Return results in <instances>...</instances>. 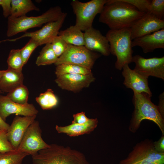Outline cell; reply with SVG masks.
Here are the masks:
<instances>
[{
	"instance_id": "60d3db41",
	"label": "cell",
	"mask_w": 164,
	"mask_h": 164,
	"mask_svg": "<svg viewBox=\"0 0 164 164\" xmlns=\"http://www.w3.org/2000/svg\"><path fill=\"white\" fill-rule=\"evenodd\" d=\"M2 91L0 90V94H2Z\"/></svg>"
},
{
	"instance_id": "9a60e30c",
	"label": "cell",
	"mask_w": 164,
	"mask_h": 164,
	"mask_svg": "<svg viewBox=\"0 0 164 164\" xmlns=\"http://www.w3.org/2000/svg\"><path fill=\"white\" fill-rule=\"evenodd\" d=\"M37 115L20 116L16 115L7 132L8 139L16 149L29 126L35 120Z\"/></svg>"
},
{
	"instance_id": "4316f807",
	"label": "cell",
	"mask_w": 164,
	"mask_h": 164,
	"mask_svg": "<svg viewBox=\"0 0 164 164\" xmlns=\"http://www.w3.org/2000/svg\"><path fill=\"white\" fill-rule=\"evenodd\" d=\"M29 95L27 88L22 84L8 93L6 96L13 102L24 104L28 103Z\"/></svg>"
},
{
	"instance_id": "f546056e",
	"label": "cell",
	"mask_w": 164,
	"mask_h": 164,
	"mask_svg": "<svg viewBox=\"0 0 164 164\" xmlns=\"http://www.w3.org/2000/svg\"><path fill=\"white\" fill-rule=\"evenodd\" d=\"M51 44L53 51L58 57L65 51L68 45L58 35L53 38Z\"/></svg>"
},
{
	"instance_id": "e575fe53",
	"label": "cell",
	"mask_w": 164,
	"mask_h": 164,
	"mask_svg": "<svg viewBox=\"0 0 164 164\" xmlns=\"http://www.w3.org/2000/svg\"><path fill=\"white\" fill-rule=\"evenodd\" d=\"M12 0H2L1 5L3 10V15L5 17L10 16L11 10Z\"/></svg>"
},
{
	"instance_id": "83f0119b",
	"label": "cell",
	"mask_w": 164,
	"mask_h": 164,
	"mask_svg": "<svg viewBox=\"0 0 164 164\" xmlns=\"http://www.w3.org/2000/svg\"><path fill=\"white\" fill-rule=\"evenodd\" d=\"M8 68L14 70L22 72V68L24 66L20 49H12L9 55L7 60Z\"/></svg>"
},
{
	"instance_id": "ba28073f",
	"label": "cell",
	"mask_w": 164,
	"mask_h": 164,
	"mask_svg": "<svg viewBox=\"0 0 164 164\" xmlns=\"http://www.w3.org/2000/svg\"><path fill=\"white\" fill-rule=\"evenodd\" d=\"M99 55L91 51L84 46H75L68 44L65 51L54 64L56 66L64 63L80 65L91 69Z\"/></svg>"
},
{
	"instance_id": "f1b7e54d",
	"label": "cell",
	"mask_w": 164,
	"mask_h": 164,
	"mask_svg": "<svg viewBox=\"0 0 164 164\" xmlns=\"http://www.w3.org/2000/svg\"><path fill=\"white\" fill-rule=\"evenodd\" d=\"M147 12L153 15L159 19L163 20L164 15V0H151Z\"/></svg>"
},
{
	"instance_id": "7c38bea8",
	"label": "cell",
	"mask_w": 164,
	"mask_h": 164,
	"mask_svg": "<svg viewBox=\"0 0 164 164\" xmlns=\"http://www.w3.org/2000/svg\"><path fill=\"white\" fill-rule=\"evenodd\" d=\"M164 29V21L147 12L130 28L132 40Z\"/></svg>"
},
{
	"instance_id": "d4e9b609",
	"label": "cell",
	"mask_w": 164,
	"mask_h": 164,
	"mask_svg": "<svg viewBox=\"0 0 164 164\" xmlns=\"http://www.w3.org/2000/svg\"><path fill=\"white\" fill-rule=\"evenodd\" d=\"M36 100L43 110H50L57 105L58 100L51 89H48L41 93L36 98Z\"/></svg>"
},
{
	"instance_id": "30bf717a",
	"label": "cell",
	"mask_w": 164,
	"mask_h": 164,
	"mask_svg": "<svg viewBox=\"0 0 164 164\" xmlns=\"http://www.w3.org/2000/svg\"><path fill=\"white\" fill-rule=\"evenodd\" d=\"M67 13L63 12L56 20L46 23L42 28L34 32H26L21 36L8 41H14L24 37H29L37 42L40 46L51 43L53 39L58 35L67 16Z\"/></svg>"
},
{
	"instance_id": "74e56055",
	"label": "cell",
	"mask_w": 164,
	"mask_h": 164,
	"mask_svg": "<svg viewBox=\"0 0 164 164\" xmlns=\"http://www.w3.org/2000/svg\"><path fill=\"white\" fill-rule=\"evenodd\" d=\"M9 126L10 125L4 121L0 115V130L7 132Z\"/></svg>"
},
{
	"instance_id": "d6986e66",
	"label": "cell",
	"mask_w": 164,
	"mask_h": 164,
	"mask_svg": "<svg viewBox=\"0 0 164 164\" xmlns=\"http://www.w3.org/2000/svg\"><path fill=\"white\" fill-rule=\"evenodd\" d=\"M98 121L97 118H91L87 123L84 124H72L66 126L56 125V129L58 133L66 134L70 137H74L89 134L97 127Z\"/></svg>"
},
{
	"instance_id": "2e32d148",
	"label": "cell",
	"mask_w": 164,
	"mask_h": 164,
	"mask_svg": "<svg viewBox=\"0 0 164 164\" xmlns=\"http://www.w3.org/2000/svg\"><path fill=\"white\" fill-rule=\"evenodd\" d=\"M84 34V46L87 49L98 52L104 56L110 55L108 41L99 30L92 27L85 30Z\"/></svg>"
},
{
	"instance_id": "f35d334b",
	"label": "cell",
	"mask_w": 164,
	"mask_h": 164,
	"mask_svg": "<svg viewBox=\"0 0 164 164\" xmlns=\"http://www.w3.org/2000/svg\"><path fill=\"white\" fill-rule=\"evenodd\" d=\"M164 162H163L154 161L150 162L148 164H164Z\"/></svg>"
},
{
	"instance_id": "52a82bcc",
	"label": "cell",
	"mask_w": 164,
	"mask_h": 164,
	"mask_svg": "<svg viewBox=\"0 0 164 164\" xmlns=\"http://www.w3.org/2000/svg\"><path fill=\"white\" fill-rule=\"evenodd\" d=\"M153 142L146 139L137 143L125 159L119 164H148L151 162H164V153L155 149Z\"/></svg>"
},
{
	"instance_id": "3957f363",
	"label": "cell",
	"mask_w": 164,
	"mask_h": 164,
	"mask_svg": "<svg viewBox=\"0 0 164 164\" xmlns=\"http://www.w3.org/2000/svg\"><path fill=\"white\" fill-rule=\"evenodd\" d=\"M32 164H90L81 152L55 144L32 156Z\"/></svg>"
},
{
	"instance_id": "5b68a950",
	"label": "cell",
	"mask_w": 164,
	"mask_h": 164,
	"mask_svg": "<svg viewBox=\"0 0 164 164\" xmlns=\"http://www.w3.org/2000/svg\"><path fill=\"white\" fill-rule=\"evenodd\" d=\"M63 13L61 7H51L41 15L36 16L26 15L18 18L8 17L6 35L11 37L35 27H40L44 24L57 19Z\"/></svg>"
},
{
	"instance_id": "7a4b0ae2",
	"label": "cell",
	"mask_w": 164,
	"mask_h": 164,
	"mask_svg": "<svg viewBox=\"0 0 164 164\" xmlns=\"http://www.w3.org/2000/svg\"><path fill=\"white\" fill-rule=\"evenodd\" d=\"M151 96L145 93H134L132 102L134 109L130 121L129 130L135 133L139 128L142 121L147 119L154 122L164 135V119L157 106L151 100Z\"/></svg>"
},
{
	"instance_id": "d590c367",
	"label": "cell",
	"mask_w": 164,
	"mask_h": 164,
	"mask_svg": "<svg viewBox=\"0 0 164 164\" xmlns=\"http://www.w3.org/2000/svg\"><path fill=\"white\" fill-rule=\"evenodd\" d=\"M155 149L161 153H164V135H162L159 140L153 142Z\"/></svg>"
},
{
	"instance_id": "ab89813d",
	"label": "cell",
	"mask_w": 164,
	"mask_h": 164,
	"mask_svg": "<svg viewBox=\"0 0 164 164\" xmlns=\"http://www.w3.org/2000/svg\"><path fill=\"white\" fill-rule=\"evenodd\" d=\"M4 70H0V79L1 78V77L2 76L4 72Z\"/></svg>"
},
{
	"instance_id": "e0dca14e",
	"label": "cell",
	"mask_w": 164,
	"mask_h": 164,
	"mask_svg": "<svg viewBox=\"0 0 164 164\" xmlns=\"http://www.w3.org/2000/svg\"><path fill=\"white\" fill-rule=\"evenodd\" d=\"M122 69V73L124 78L123 84L126 87L131 89L134 93H145L152 96L148 78L131 69L128 64H125Z\"/></svg>"
},
{
	"instance_id": "4fadbf2b",
	"label": "cell",
	"mask_w": 164,
	"mask_h": 164,
	"mask_svg": "<svg viewBox=\"0 0 164 164\" xmlns=\"http://www.w3.org/2000/svg\"><path fill=\"white\" fill-rule=\"evenodd\" d=\"M94 80L92 73L88 75L66 74L56 76L55 81L62 89L76 92L89 87Z\"/></svg>"
},
{
	"instance_id": "ac0fdd59",
	"label": "cell",
	"mask_w": 164,
	"mask_h": 164,
	"mask_svg": "<svg viewBox=\"0 0 164 164\" xmlns=\"http://www.w3.org/2000/svg\"><path fill=\"white\" fill-rule=\"evenodd\" d=\"M131 45L132 47H140L145 53L157 49H164V29L133 40Z\"/></svg>"
},
{
	"instance_id": "ffe728a7",
	"label": "cell",
	"mask_w": 164,
	"mask_h": 164,
	"mask_svg": "<svg viewBox=\"0 0 164 164\" xmlns=\"http://www.w3.org/2000/svg\"><path fill=\"white\" fill-rule=\"evenodd\" d=\"M23 80L22 72L8 68L4 70L0 79V90L2 92L8 93L23 84Z\"/></svg>"
},
{
	"instance_id": "8992f818",
	"label": "cell",
	"mask_w": 164,
	"mask_h": 164,
	"mask_svg": "<svg viewBox=\"0 0 164 164\" xmlns=\"http://www.w3.org/2000/svg\"><path fill=\"white\" fill-rule=\"evenodd\" d=\"M107 0H91L83 2L77 0L72 1L71 5L76 16L75 25L81 31H85L92 27L97 15L101 12Z\"/></svg>"
},
{
	"instance_id": "4dcf8cb0",
	"label": "cell",
	"mask_w": 164,
	"mask_h": 164,
	"mask_svg": "<svg viewBox=\"0 0 164 164\" xmlns=\"http://www.w3.org/2000/svg\"><path fill=\"white\" fill-rule=\"evenodd\" d=\"M39 46L40 45L37 42L31 38L27 43L20 49L21 54L24 65L27 63L33 51Z\"/></svg>"
},
{
	"instance_id": "836d02e7",
	"label": "cell",
	"mask_w": 164,
	"mask_h": 164,
	"mask_svg": "<svg viewBox=\"0 0 164 164\" xmlns=\"http://www.w3.org/2000/svg\"><path fill=\"white\" fill-rule=\"evenodd\" d=\"M73 120L72 121V124H84L88 122L91 118H88L83 112L77 113L73 115Z\"/></svg>"
},
{
	"instance_id": "277c9868",
	"label": "cell",
	"mask_w": 164,
	"mask_h": 164,
	"mask_svg": "<svg viewBox=\"0 0 164 164\" xmlns=\"http://www.w3.org/2000/svg\"><path fill=\"white\" fill-rule=\"evenodd\" d=\"M105 36L109 42L110 53L117 57L115 67L121 70L125 64L132 62L133 51L130 28L110 29Z\"/></svg>"
},
{
	"instance_id": "cb8c5ba5",
	"label": "cell",
	"mask_w": 164,
	"mask_h": 164,
	"mask_svg": "<svg viewBox=\"0 0 164 164\" xmlns=\"http://www.w3.org/2000/svg\"><path fill=\"white\" fill-rule=\"evenodd\" d=\"M55 73L56 76L66 74L88 75L92 73L91 69L70 63H64L56 66Z\"/></svg>"
},
{
	"instance_id": "484cf974",
	"label": "cell",
	"mask_w": 164,
	"mask_h": 164,
	"mask_svg": "<svg viewBox=\"0 0 164 164\" xmlns=\"http://www.w3.org/2000/svg\"><path fill=\"white\" fill-rule=\"evenodd\" d=\"M28 153L18 151H13L0 153V164H22L23 159Z\"/></svg>"
},
{
	"instance_id": "603a6c76",
	"label": "cell",
	"mask_w": 164,
	"mask_h": 164,
	"mask_svg": "<svg viewBox=\"0 0 164 164\" xmlns=\"http://www.w3.org/2000/svg\"><path fill=\"white\" fill-rule=\"evenodd\" d=\"M58 58L52 49L51 43H48L46 44L40 52L36 63L38 66L55 64Z\"/></svg>"
},
{
	"instance_id": "b9f144b4",
	"label": "cell",
	"mask_w": 164,
	"mask_h": 164,
	"mask_svg": "<svg viewBox=\"0 0 164 164\" xmlns=\"http://www.w3.org/2000/svg\"><path fill=\"white\" fill-rule=\"evenodd\" d=\"M2 0H0V5H1Z\"/></svg>"
},
{
	"instance_id": "8fae6325",
	"label": "cell",
	"mask_w": 164,
	"mask_h": 164,
	"mask_svg": "<svg viewBox=\"0 0 164 164\" xmlns=\"http://www.w3.org/2000/svg\"><path fill=\"white\" fill-rule=\"evenodd\" d=\"M132 62L135 63L134 70L148 78L152 76L164 79V57L145 58L137 55L132 56Z\"/></svg>"
},
{
	"instance_id": "7402d4cb",
	"label": "cell",
	"mask_w": 164,
	"mask_h": 164,
	"mask_svg": "<svg viewBox=\"0 0 164 164\" xmlns=\"http://www.w3.org/2000/svg\"><path fill=\"white\" fill-rule=\"evenodd\" d=\"M32 10L39 11V9L31 0H12L11 17L18 18L26 15Z\"/></svg>"
},
{
	"instance_id": "1f68e13d",
	"label": "cell",
	"mask_w": 164,
	"mask_h": 164,
	"mask_svg": "<svg viewBox=\"0 0 164 164\" xmlns=\"http://www.w3.org/2000/svg\"><path fill=\"white\" fill-rule=\"evenodd\" d=\"M128 3L135 7L140 12L146 13L148 12L151 0H121Z\"/></svg>"
},
{
	"instance_id": "6da1fadb",
	"label": "cell",
	"mask_w": 164,
	"mask_h": 164,
	"mask_svg": "<svg viewBox=\"0 0 164 164\" xmlns=\"http://www.w3.org/2000/svg\"><path fill=\"white\" fill-rule=\"evenodd\" d=\"M145 14L121 0H107L100 13L99 21L110 29L130 28Z\"/></svg>"
},
{
	"instance_id": "8d00e7d4",
	"label": "cell",
	"mask_w": 164,
	"mask_h": 164,
	"mask_svg": "<svg viewBox=\"0 0 164 164\" xmlns=\"http://www.w3.org/2000/svg\"><path fill=\"white\" fill-rule=\"evenodd\" d=\"M164 92L159 96V101L157 106L159 112L163 118L164 119Z\"/></svg>"
},
{
	"instance_id": "9c48e42d",
	"label": "cell",
	"mask_w": 164,
	"mask_h": 164,
	"mask_svg": "<svg viewBox=\"0 0 164 164\" xmlns=\"http://www.w3.org/2000/svg\"><path fill=\"white\" fill-rule=\"evenodd\" d=\"M42 130L38 121L35 120L26 132L17 150L32 156L48 147L42 137Z\"/></svg>"
},
{
	"instance_id": "d6a6232c",
	"label": "cell",
	"mask_w": 164,
	"mask_h": 164,
	"mask_svg": "<svg viewBox=\"0 0 164 164\" xmlns=\"http://www.w3.org/2000/svg\"><path fill=\"white\" fill-rule=\"evenodd\" d=\"M15 149L9 141L7 132L0 130V153L13 151Z\"/></svg>"
},
{
	"instance_id": "44dd1931",
	"label": "cell",
	"mask_w": 164,
	"mask_h": 164,
	"mask_svg": "<svg viewBox=\"0 0 164 164\" xmlns=\"http://www.w3.org/2000/svg\"><path fill=\"white\" fill-rule=\"evenodd\" d=\"M58 35L68 44L84 46V34L75 25L59 31Z\"/></svg>"
},
{
	"instance_id": "5bb4252c",
	"label": "cell",
	"mask_w": 164,
	"mask_h": 164,
	"mask_svg": "<svg viewBox=\"0 0 164 164\" xmlns=\"http://www.w3.org/2000/svg\"><path fill=\"white\" fill-rule=\"evenodd\" d=\"M38 111L32 104H22L13 102L7 96L0 95V115L5 121L11 114L29 116L37 115Z\"/></svg>"
}]
</instances>
